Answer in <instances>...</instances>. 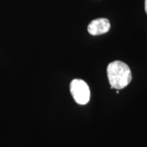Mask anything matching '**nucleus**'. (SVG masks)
Masks as SVG:
<instances>
[{
  "instance_id": "obj_1",
  "label": "nucleus",
  "mask_w": 147,
  "mask_h": 147,
  "mask_svg": "<svg viewBox=\"0 0 147 147\" xmlns=\"http://www.w3.org/2000/svg\"><path fill=\"white\" fill-rule=\"evenodd\" d=\"M107 75L111 87L117 89L127 87L132 79L129 67L121 61H115L109 63L107 67Z\"/></svg>"
},
{
  "instance_id": "obj_2",
  "label": "nucleus",
  "mask_w": 147,
  "mask_h": 147,
  "mask_svg": "<svg viewBox=\"0 0 147 147\" xmlns=\"http://www.w3.org/2000/svg\"><path fill=\"white\" fill-rule=\"evenodd\" d=\"M70 92L77 104L84 105L89 102L90 89L88 84L83 80H73L70 83Z\"/></svg>"
},
{
  "instance_id": "obj_3",
  "label": "nucleus",
  "mask_w": 147,
  "mask_h": 147,
  "mask_svg": "<svg viewBox=\"0 0 147 147\" xmlns=\"http://www.w3.org/2000/svg\"><path fill=\"white\" fill-rule=\"evenodd\" d=\"M110 29V23L104 18L93 20L88 25L87 30L92 36H99L107 33Z\"/></svg>"
},
{
  "instance_id": "obj_4",
  "label": "nucleus",
  "mask_w": 147,
  "mask_h": 147,
  "mask_svg": "<svg viewBox=\"0 0 147 147\" xmlns=\"http://www.w3.org/2000/svg\"><path fill=\"white\" fill-rule=\"evenodd\" d=\"M144 5H145V11H146V12L147 14V0H145Z\"/></svg>"
}]
</instances>
